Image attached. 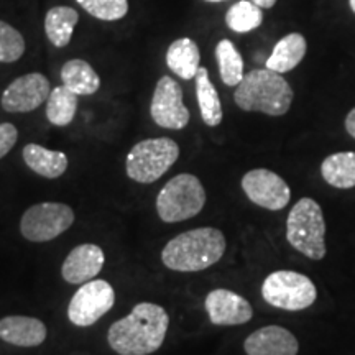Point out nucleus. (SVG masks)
<instances>
[{
    "mask_svg": "<svg viewBox=\"0 0 355 355\" xmlns=\"http://www.w3.org/2000/svg\"><path fill=\"white\" fill-rule=\"evenodd\" d=\"M170 316L159 304L139 303L109 327L107 343L119 355H150L162 347Z\"/></svg>",
    "mask_w": 355,
    "mask_h": 355,
    "instance_id": "obj_1",
    "label": "nucleus"
},
{
    "mask_svg": "<svg viewBox=\"0 0 355 355\" xmlns=\"http://www.w3.org/2000/svg\"><path fill=\"white\" fill-rule=\"evenodd\" d=\"M224 234L216 227H199L176 235L162 252V261L173 272H201L216 265L224 255Z\"/></svg>",
    "mask_w": 355,
    "mask_h": 355,
    "instance_id": "obj_2",
    "label": "nucleus"
},
{
    "mask_svg": "<svg viewBox=\"0 0 355 355\" xmlns=\"http://www.w3.org/2000/svg\"><path fill=\"white\" fill-rule=\"evenodd\" d=\"M295 92L279 73L265 68L245 74L234 92V101L245 112H261L272 117L285 115Z\"/></svg>",
    "mask_w": 355,
    "mask_h": 355,
    "instance_id": "obj_3",
    "label": "nucleus"
},
{
    "mask_svg": "<svg viewBox=\"0 0 355 355\" xmlns=\"http://www.w3.org/2000/svg\"><path fill=\"white\" fill-rule=\"evenodd\" d=\"M286 241L311 260L326 255V220L321 206L311 198L300 199L286 219Z\"/></svg>",
    "mask_w": 355,
    "mask_h": 355,
    "instance_id": "obj_4",
    "label": "nucleus"
},
{
    "mask_svg": "<svg viewBox=\"0 0 355 355\" xmlns=\"http://www.w3.org/2000/svg\"><path fill=\"white\" fill-rule=\"evenodd\" d=\"M206 204V189L198 176L181 173L171 178L157 196L159 219L168 224L183 222L198 216Z\"/></svg>",
    "mask_w": 355,
    "mask_h": 355,
    "instance_id": "obj_5",
    "label": "nucleus"
},
{
    "mask_svg": "<svg viewBox=\"0 0 355 355\" xmlns=\"http://www.w3.org/2000/svg\"><path fill=\"white\" fill-rule=\"evenodd\" d=\"M178 158L180 145L175 140L166 137L141 140L127 155V176L137 183L152 184L175 165Z\"/></svg>",
    "mask_w": 355,
    "mask_h": 355,
    "instance_id": "obj_6",
    "label": "nucleus"
},
{
    "mask_svg": "<svg viewBox=\"0 0 355 355\" xmlns=\"http://www.w3.org/2000/svg\"><path fill=\"white\" fill-rule=\"evenodd\" d=\"M261 296L270 306L286 311H301L314 304L318 290L306 275L278 270L270 273L261 285Z\"/></svg>",
    "mask_w": 355,
    "mask_h": 355,
    "instance_id": "obj_7",
    "label": "nucleus"
},
{
    "mask_svg": "<svg viewBox=\"0 0 355 355\" xmlns=\"http://www.w3.org/2000/svg\"><path fill=\"white\" fill-rule=\"evenodd\" d=\"M74 211L63 202H40L28 207L20 220V232L30 242H48L74 224Z\"/></svg>",
    "mask_w": 355,
    "mask_h": 355,
    "instance_id": "obj_8",
    "label": "nucleus"
},
{
    "mask_svg": "<svg viewBox=\"0 0 355 355\" xmlns=\"http://www.w3.org/2000/svg\"><path fill=\"white\" fill-rule=\"evenodd\" d=\"M115 304V291L105 279L83 283L69 301L68 318L78 327H89L107 314Z\"/></svg>",
    "mask_w": 355,
    "mask_h": 355,
    "instance_id": "obj_9",
    "label": "nucleus"
},
{
    "mask_svg": "<svg viewBox=\"0 0 355 355\" xmlns=\"http://www.w3.org/2000/svg\"><path fill=\"white\" fill-rule=\"evenodd\" d=\"M150 114L157 125L168 130H181L188 125L191 115L183 102V89L180 83L170 76L159 78L152 97Z\"/></svg>",
    "mask_w": 355,
    "mask_h": 355,
    "instance_id": "obj_10",
    "label": "nucleus"
},
{
    "mask_svg": "<svg viewBox=\"0 0 355 355\" xmlns=\"http://www.w3.org/2000/svg\"><path fill=\"white\" fill-rule=\"evenodd\" d=\"M242 189L257 206L268 211L285 209L291 199L290 186L277 173L259 168L243 175Z\"/></svg>",
    "mask_w": 355,
    "mask_h": 355,
    "instance_id": "obj_11",
    "label": "nucleus"
},
{
    "mask_svg": "<svg viewBox=\"0 0 355 355\" xmlns=\"http://www.w3.org/2000/svg\"><path fill=\"white\" fill-rule=\"evenodd\" d=\"M50 94V81L42 73H30L8 84V87L3 91L2 99H0V104L3 110L10 114L32 112L43 102H46Z\"/></svg>",
    "mask_w": 355,
    "mask_h": 355,
    "instance_id": "obj_12",
    "label": "nucleus"
},
{
    "mask_svg": "<svg viewBox=\"0 0 355 355\" xmlns=\"http://www.w3.org/2000/svg\"><path fill=\"white\" fill-rule=\"evenodd\" d=\"M204 306L214 326H241L254 316L252 304L243 296L224 288L212 290L206 296Z\"/></svg>",
    "mask_w": 355,
    "mask_h": 355,
    "instance_id": "obj_13",
    "label": "nucleus"
},
{
    "mask_svg": "<svg viewBox=\"0 0 355 355\" xmlns=\"http://www.w3.org/2000/svg\"><path fill=\"white\" fill-rule=\"evenodd\" d=\"M104 250L94 243H83L69 252L61 266V275L69 285H83L91 282L104 268Z\"/></svg>",
    "mask_w": 355,
    "mask_h": 355,
    "instance_id": "obj_14",
    "label": "nucleus"
},
{
    "mask_svg": "<svg viewBox=\"0 0 355 355\" xmlns=\"http://www.w3.org/2000/svg\"><path fill=\"white\" fill-rule=\"evenodd\" d=\"M247 355H298V339L282 326H265L243 343Z\"/></svg>",
    "mask_w": 355,
    "mask_h": 355,
    "instance_id": "obj_15",
    "label": "nucleus"
},
{
    "mask_svg": "<svg viewBox=\"0 0 355 355\" xmlns=\"http://www.w3.org/2000/svg\"><path fill=\"white\" fill-rule=\"evenodd\" d=\"M46 326L37 318L7 316L0 319V339L17 347H37L46 339Z\"/></svg>",
    "mask_w": 355,
    "mask_h": 355,
    "instance_id": "obj_16",
    "label": "nucleus"
},
{
    "mask_svg": "<svg viewBox=\"0 0 355 355\" xmlns=\"http://www.w3.org/2000/svg\"><path fill=\"white\" fill-rule=\"evenodd\" d=\"M306 51H308V43L303 35L290 33L275 44L265 66L279 74L290 73L304 60Z\"/></svg>",
    "mask_w": 355,
    "mask_h": 355,
    "instance_id": "obj_17",
    "label": "nucleus"
},
{
    "mask_svg": "<svg viewBox=\"0 0 355 355\" xmlns=\"http://www.w3.org/2000/svg\"><path fill=\"white\" fill-rule=\"evenodd\" d=\"M24 159L30 170L48 180H56L68 170V157L63 152L44 148L38 144L25 145Z\"/></svg>",
    "mask_w": 355,
    "mask_h": 355,
    "instance_id": "obj_18",
    "label": "nucleus"
},
{
    "mask_svg": "<svg viewBox=\"0 0 355 355\" xmlns=\"http://www.w3.org/2000/svg\"><path fill=\"white\" fill-rule=\"evenodd\" d=\"M166 64L184 81L196 78L198 69L201 68V53L196 42L191 38L175 40L166 51Z\"/></svg>",
    "mask_w": 355,
    "mask_h": 355,
    "instance_id": "obj_19",
    "label": "nucleus"
},
{
    "mask_svg": "<svg viewBox=\"0 0 355 355\" xmlns=\"http://www.w3.org/2000/svg\"><path fill=\"white\" fill-rule=\"evenodd\" d=\"M61 81L78 96H91L101 87L99 74L84 60L66 61L61 68Z\"/></svg>",
    "mask_w": 355,
    "mask_h": 355,
    "instance_id": "obj_20",
    "label": "nucleus"
},
{
    "mask_svg": "<svg viewBox=\"0 0 355 355\" xmlns=\"http://www.w3.org/2000/svg\"><path fill=\"white\" fill-rule=\"evenodd\" d=\"M78 20L79 13L74 8L66 6L53 7L44 17V33L56 48H64L71 42Z\"/></svg>",
    "mask_w": 355,
    "mask_h": 355,
    "instance_id": "obj_21",
    "label": "nucleus"
},
{
    "mask_svg": "<svg viewBox=\"0 0 355 355\" xmlns=\"http://www.w3.org/2000/svg\"><path fill=\"white\" fill-rule=\"evenodd\" d=\"M196 94L198 104L201 110L202 122L207 127H217L222 122L224 112H222V102L217 94V89L209 79V71L206 68H199L196 74Z\"/></svg>",
    "mask_w": 355,
    "mask_h": 355,
    "instance_id": "obj_22",
    "label": "nucleus"
},
{
    "mask_svg": "<svg viewBox=\"0 0 355 355\" xmlns=\"http://www.w3.org/2000/svg\"><path fill=\"white\" fill-rule=\"evenodd\" d=\"M321 175L327 184L339 189L355 188V152L332 153L322 162Z\"/></svg>",
    "mask_w": 355,
    "mask_h": 355,
    "instance_id": "obj_23",
    "label": "nucleus"
},
{
    "mask_svg": "<svg viewBox=\"0 0 355 355\" xmlns=\"http://www.w3.org/2000/svg\"><path fill=\"white\" fill-rule=\"evenodd\" d=\"M78 110V94L66 86H58L46 101V119L53 125L66 127L73 122Z\"/></svg>",
    "mask_w": 355,
    "mask_h": 355,
    "instance_id": "obj_24",
    "label": "nucleus"
},
{
    "mask_svg": "<svg viewBox=\"0 0 355 355\" xmlns=\"http://www.w3.org/2000/svg\"><path fill=\"white\" fill-rule=\"evenodd\" d=\"M216 58L219 64L220 79L225 86H239L243 79V60L230 40H220L216 46Z\"/></svg>",
    "mask_w": 355,
    "mask_h": 355,
    "instance_id": "obj_25",
    "label": "nucleus"
},
{
    "mask_svg": "<svg viewBox=\"0 0 355 355\" xmlns=\"http://www.w3.org/2000/svg\"><path fill=\"white\" fill-rule=\"evenodd\" d=\"M263 21L261 8L252 0H241L234 3L225 13V24L235 33H248L259 28Z\"/></svg>",
    "mask_w": 355,
    "mask_h": 355,
    "instance_id": "obj_26",
    "label": "nucleus"
},
{
    "mask_svg": "<svg viewBox=\"0 0 355 355\" xmlns=\"http://www.w3.org/2000/svg\"><path fill=\"white\" fill-rule=\"evenodd\" d=\"M94 19L104 21L121 20L128 12V0H76Z\"/></svg>",
    "mask_w": 355,
    "mask_h": 355,
    "instance_id": "obj_27",
    "label": "nucleus"
},
{
    "mask_svg": "<svg viewBox=\"0 0 355 355\" xmlns=\"http://www.w3.org/2000/svg\"><path fill=\"white\" fill-rule=\"evenodd\" d=\"M25 53V40L19 30L0 20V63H15Z\"/></svg>",
    "mask_w": 355,
    "mask_h": 355,
    "instance_id": "obj_28",
    "label": "nucleus"
},
{
    "mask_svg": "<svg viewBox=\"0 0 355 355\" xmlns=\"http://www.w3.org/2000/svg\"><path fill=\"white\" fill-rule=\"evenodd\" d=\"M19 139V130L13 123H0V159L13 148Z\"/></svg>",
    "mask_w": 355,
    "mask_h": 355,
    "instance_id": "obj_29",
    "label": "nucleus"
},
{
    "mask_svg": "<svg viewBox=\"0 0 355 355\" xmlns=\"http://www.w3.org/2000/svg\"><path fill=\"white\" fill-rule=\"evenodd\" d=\"M345 130L352 139H355V107L345 117Z\"/></svg>",
    "mask_w": 355,
    "mask_h": 355,
    "instance_id": "obj_30",
    "label": "nucleus"
},
{
    "mask_svg": "<svg viewBox=\"0 0 355 355\" xmlns=\"http://www.w3.org/2000/svg\"><path fill=\"white\" fill-rule=\"evenodd\" d=\"M252 2L257 3L260 8H272L277 3V0H252Z\"/></svg>",
    "mask_w": 355,
    "mask_h": 355,
    "instance_id": "obj_31",
    "label": "nucleus"
},
{
    "mask_svg": "<svg viewBox=\"0 0 355 355\" xmlns=\"http://www.w3.org/2000/svg\"><path fill=\"white\" fill-rule=\"evenodd\" d=\"M349 7H350V10L355 13V0H349Z\"/></svg>",
    "mask_w": 355,
    "mask_h": 355,
    "instance_id": "obj_32",
    "label": "nucleus"
},
{
    "mask_svg": "<svg viewBox=\"0 0 355 355\" xmlns=\"http://www.w3.org/2000/svg\"><path fill=\"white\" fill-rule=\"evenodd\" d=\"M206 2H212V3H217V2H225V0H206Z\"/></svg>",
    "mask_w": 355,
    "mask_h": 355,
    "instance_id": "obj_33",
    "label": "nucleus"
}]
</instances>
